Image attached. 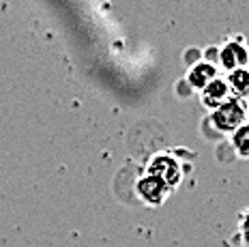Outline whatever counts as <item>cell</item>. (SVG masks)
Wrapping results in <instances>:
<instances>
[{
    "instance_id": "cell-1",
    "label": "cell",
    "mask_w": 249,
    "mask_h": 247,
    "mask_svg": "<svg viewBox=\"0 0 249 247\" xmlns=\"http://www.w3.org/2000/svg\"><path fill=\"white\" fill-rule=\"evenodd\" d=\"M211 121L215 125L217 131L221 133H234L241 125H245L249 121V104L245 99L238 97H230L228 101H224L217 110H213Z\"/></svg>"
},
{
    "instance_id": "cell-2",
    "label": "cell",
    "mask_w": 249,
    "mask_h": 247,
    "mask_svg": "<svg viewBox=\"0 0 249 247\" xmlns=\"http://www.w3.org/2000/svg\"><path fill=\"white\" fill-rule=\"evenodd\" d=\"M219 65L230 73L234 69L249 67V45L243 37H232L228 39L219 50Z\"/></svg>"
},
{
    "instance_id": "cell-3",
    "label": "cell",
    "mask_w": 249,
    "mask_h": 247,
    "mask_svg": "<svg viewBox=\"0 0 249 247\" xmlns=\"http://www.w3.org/2000/svg\"><path fill=\"white\" fill-rule=\"evenodd\" d=\"M136 192L142 198L144 204H148V207H161L165 200H168V195L172 194V187H168L161 178L153 176V174H144L136 185Z\"/></svg>"
},
{
    "instance_id": "cell-4",
    "label": "cell",
    "mask_w": 249,
    "mask_h": 247,
    "mask_svg": "<svg viewBox=\"0 0 249 247\" xmlns=\"http://www.w3.org/2000/svg\"><path fill=\"white\" fill-rule=\"evenodd\" d=\"M146 174H153V176L161 178V181L168 185V187H172V189L180 183V178H183L180 163L176 161L174 157H170V155H157V157L150 159Z\"/></svg>"
},
{
    "instance_id": "cell-5",
    "label": "cell",
    "mask_w": 249,
    "mask_h": 247,
    "mask_svg": "<svg viewBox=\"0 0 249 247\" xmlns=\"http://www.w3.org/2000/svg\"><path fill=\"white\" fill-rule=\"evenodd\" d=\"M202 104H204V107H209V110L213 112V110H217L224 101H228L230 99V88H228V82L224 80V78H219L217 75L213 82H209V84L202 88Z\"/></svg>"
},
{
    "instance_id": "cell-6",
    "label": "cell",
    "mask_w": 249,
    "mask_h": 247,
    "mask_svg": "<svg viewBox=\"0 0 249 247\" xmlns=\"http://www.w3.org/2000/svg\"><path fill=\"white\" fill-rule=\"evenodd\" d=\"M217 78V67L211 63H196L187 73V82L191 84V88L202 90L209 82H213Z\"/></svg>"
},
{
    "instance_id": "cell-7",
    "label": "cell",
    "mask_w": 249,
    "mask_h": 247,
    "mask_svg": "<svg viewBox=\"0 0 249 247\" xmlns=\"http://www.w3.org/2000/svg\"><path fill=\"white\" fill-rule=\"evenodd\" d=\"M226 82L232 97H238V99H245V101L249 99V67L230 71Z\"/></svg>"
},
{
    "instance_id": "cell-8",
    "label": "cell",
    "mask_w": 249,
    "mask_h": 247,
    "mask_svg": "<svg viewBox=\"0 0 249 247\" xmlns=\"http://www.w3.org/2000/svg\"><path fill=\"white\" fill-rule=\"evenodd\" d=\"M230 144L238 159H249V121L238 127L234 133H230Z\"/></svg>"
},
{
    "instance_id": "cell-9",
    "label": "cell",
    "mask_w": 249,
    "mask_h": 247,
    "mask_svg": "<svg viewBox=\"0 0 249 247\" xmlns=\"http://www.w3.org/2000/svg\"><path fill=\"white\" fill-rule=\"evenodd\" d=\"M238 239L243 247H249V209L243 211L238 217Z\"/></svg>"
}]
</instances>
